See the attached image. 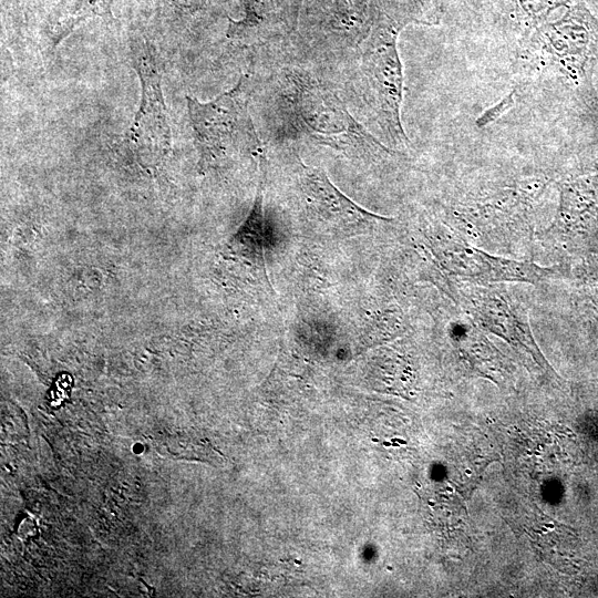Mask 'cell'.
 Returning a JSON list of instances; mask_svg holds the SVG:
<instances>
[{
    "label": "cell",
    "instance_id": "1",
    "mask_svg": "<svg viewBox=\"0 0 598 598\" xmlns=\"http://www.w3.org/2000/svg\"><path fill=\"white\" fill-rule=\"evenodd\" d=\"M528 54L560 84L579 111H594L598 97L592 76L598 59V21L582 6L539 35Z\"/></svg>",
    "mask_w": 598,
    "mask_h": 598
},
{
    "label": "cell",
    "instance_id": "2",
    "mask_svg": "<svg viewBox=\"0 0 598 598\" xmlns=\"http://www.w3.org/2000/svg\"><path fill=\"white\" fill-rule=\"evenodd\" d=\"M290 124L300 137L352 156L391 154L329 89L302 74L291 76Z\"/></svg>",
    "mask_w": 598,
    "mask_h": 598
},
{
    "label": "cell",
    "instance_id": "3",
    "mask_svg": "<svg viewBox=\"0 0 598 598\" xmlns=\"http://www.w3.org/2000/svg\"><path fill=\"white\" fill-rule=\"evenodd\" d=\"M196 147L203 165L264 155L262 144L249 113V86L241 76L236 86L209 102L187 96Z\"/></svg>",
    "mask_w": 598,
    "mask_h": 598
},
{
    "label": "cell",
    "instance_id": "4",
    "mask_svg": "<svg viewBox=\"0 0 598 598\" xmlns=\"http://www.w3.org/2000/svg\"><path fill=\"white\" fill-rule=\"evenodd\" d=\"M398 31L373 33L361 54L360 73L364 96L386 140L394 146L408 143L401 122L403 72L396 45Z\"/></svg>",
    "mask_w": 598,
    "mask_h": 598
},
{
    "label": "cell",
    "instance_id": "5",
    "mask_svg": "<svg viewBox=\"0 0 598 598\" xmlns=\"http://www.w3.org/2000/svg\"><path fill=\"white\" fill-rule=\"evenodd\" d=\"M430 249L444 271L474 283L527 282L539 285L557 277L559 267L509 259L487 252L463 237L437 233L430 237Z\"/></svg>",
    "mask_w": 598,
    "mask_h": 598
},
{
    "label": "cell",
    "instance_id": "6",
    "mask_svg": "<svg viewBox=\"0 0 598 598\" xmlns=\"http://www.w3.org/2000/svg\"><path fill=\"white\" fill-rule=\"evenodd\" d=\"M457 298L478 328L522 348L535 360L540 359L527 308L508 288L493 283H460Z\"/></svg>",
    "mask_w": 598,
    "mask_h": 598
},
{
    "label": "cell",
    "instance_id": "7",
    "mask_svg": "<svg viewBox=\"0 0 598 598\" xmlns=\"http://www.w3.org/2000/svg\"><path fill=\"white\" fill-rule=\"evenodd\" d=\"M298 188L307 214L327 230L342 236L367 231L388 218L361 207L346 196L319 167L299 162Z\"/></svg>",
    "mask_w": 598,
    "mask_h": 598
},
{
    "label": "cell",
    "instance_id": "8",
    "mask_svg": "<svg viewBox=\"0 0 598 598\" xmlns=\"http://www.w3.org/2000/svg\"><path fill=\"white\" fill-rule=\"evenodd\" d=\"M142 97L124 140L141 158L161 159L171 148V130L161 87V73L150 48L137 50L135 58Z\"/></svg>",
    "mask_w": 598,
    "mask_h": 598
},
{
    "label": "cell",
    "instance_id": "9",
    "mask_svg": "<svg viewBox=\"0 0 598 598\" xmlns=\"http://www.w3.org/2000/svg\"><path fill=\"white\" fill-rule=\"evenodd\" d=\"M559 207L547 233L575 235L598 221V171L559 183Z\"/></svg>",
    "mask_w": 598,
    "mask_h": 598
},
{
    "label": "cell",
    "instance_id": "10",
    "mask_svg": "<svg viewBox=\"0 0 598 598\" xmlns=\"http://www.w3.org/2000/svg\"><path fill=\"white\" fill-rule=\"evenodd\" d=\"M514 103V92H511L504 99H502L494 106L485 111L476 121L478 126H484L489 124L499 117L506 110H508Z\"/></svg>",
    "mask_w": 598,
    "mask_h": 598
},
{
    "label": "cell",
    "instance_id": "11",
    "mask_svg": "<svg viewBox=\"0 0 598 598\" xmlns=\"http://www.w3.org/2000/svg\"><path fill=\"white\" fill-rule=\"evenodd\" d=\"M596 298H597V299H596V302H597V306H598V285H597V287H596Z\"/></svg>",
    "mask_w": 598,
    "mask_h": 598
},
{
    "label": "cell",
    "instance_id": "12",
    "mask_svg": "<svg viewBox=\"0 0 598 598\" xmlns=\"http://www.w3.org/2000/svg\"><path fill=\"white\" fill-rule=\"evenodd\" d=\"M591 1H594V2H596L598 4V0H591Z\"/></svg>",
    "mask_w": 598,
    "mask_h": 598
}]
</instances>
